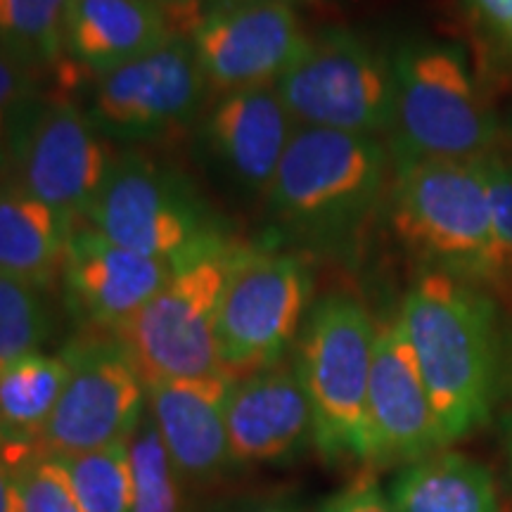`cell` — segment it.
<instances>
[{
	"label": "cell",
	"mask_w": 512,
	"mask_h": 512,
	"mask_svg": "<svg viewBox=\"0 0 512 512\" xmlns=\"http://www.w3.org/2000/svg\"><path fill=\"white\" fill-rule=\"evenodd\" d=\"M128 451L136 486L133 512H183V482L176 475V467L147 406L136 430L128 437Z\"/></svg>",
	"instance_id": "484cf974"
},
{
	"label": "cell",
	"mask_w": 512,
	"mask_h": 512,
	"mask_svg": "<svg viewBox=\"0 0 512 512\" xmlns=\"http://www.w3.org/2000/svg\"><path fill=\"white\" fill-rule=\"evenodd\" d=\"M83 221L121 247L169 261L228 240L197 185L140 150L114 155Z\"/></svg>",
	"instance_id": "52a82bcc"
},
{
	"label": "cell",
	"mask_w": 512,
	"mask_h": 512,
	"mask_svg": "<svg viewBox=\"0 0 512 512\" xmlns=\"http://www.w3.org/2000/svg\"><path fill=\"white\" fill-rule=\"evenodd\" d=\"M394 512H501L494 475L460 453L413 460L389 486Z\"/></svg>",
	"instance_id": "44dd1931"
},
{
	"label": "cell",
	"mask_w": 512,
	"mask_h": 512,
	"mask_svg": "<svg viewBox=\"0 0 512 512\" xmlns=\"http://www.w3.org/2000/svg\"><path fill=\"white\" fill-rule=\"evenodd\" d=\"M147 411L155 418L176 475L185 484H209L233 463L228 448V375L192 377L150 384Z\"/></svg>",
	"instance_id": "ac0fdd59"
},
{
	"label": "cell",
	"mask_w": 512,
	"mask_h": 512,
	"mask_svg": "<svg viewBox=\"0 0 512 512\" xmlns=\"http://www.w3.org/2000/svg\"><path fill=\"white\" fill-rule=\"evenodd\" d=\"M370 460L413 463L446 446L399 316L377 325L368 384Z\"/></svg>",
	"instance_id": "9a60e30c"
},
{
	"label": "cell",
	"mask_w": 512,
	"mask_h": 512,
	"mask_svg": "<svg viewBox=\"0 0 512 512\" xmlns=\"http://www.w3.org/2000/svg\"><path fill=\"white\" fill-rule=\"evenodd\" d=\"M55 332L46 290L0 273V370L38 354Z\"/></svg>",
	"instance_id": "cb8c5ba5"
},
{
	"label": "cell",
	"mask_w": 512,
	"mask_h": 512,
	"mask_svg": "<svg viewBox=\"0 0 512 512\" xmlns=\"http://www.w3.org/2000/svg\"><path fill=\"white\" fill-rule=\"evenodd\" d=\"M399 320L446 444L479 430L508 375V332L496 299L484 287L425 271L403 297Z\"/></svg>",
	"instance_id": "6da1fadb"
},
{
	"label": "cell",
	"mask_w": 512,
	"mask_h": 512,
	"mask_svg": "<svg viewBox=\"0 0 512 512\" xmlns=\"http://www.w3.org/2000/svg\"><path fill=\"white\" fill-rule=\"evenodd\" d=\"M387 176L375 136L297 126L266 195L275 233L323 249L349 245L380 207Z\"/></svg>",
	"instance_id": "7a4b0ae2"
},
{
	"label": "cell",
	"mask_w": 512,
	"mask_h": 512,
	"mask_svg": "<svg viewBox=\"0 0 512 512\" xmlns=\"http://www.w3.org/2000/svg\"><path fill=\"white\" fill-rule=\"evenodd\" d=\"M72 230L55 209L0 174V273L48 290L60 278Z\"/></svg>",
	"instance_id": "ffe728a7"
},
{
	"label": "cell",
	"mask_w": 512,
	"mask_h": 512,
	"mask_svg": "<svg viewBox=\"0 0 512 512\" xmlns=\"http://www.w3.org/2000/svg\"><path fill=\"white\" fill-rule=\"evenodd\" d=\"M62 463L67 467L83 512H133L136 486H133L128 439L98 451L64 458Z\"/></svg>",
	"instance_id": "d4e9b609"
},
{
	"label": "cell",
	"mask_w": 512,
	"mask_h": 512,
	"mask_svg": "<svg viewBox=\"0 0 512 512\" xmlns=\"http://www.w3.org/2000/svg\"><path fill=\"white\" fill-rule=\"evenodd\" d=\"M318 512H339V501H337V496L332 498V501H328L323 505V508H320Z\"/></svg>",
	"instance_id": "74e56055"
},
{
	"label": "cell",
	"mask_w": 512,
	"mask_h": 512,
	"mask_svg": "<svg viewBox=\"0 0 512 512\" xmlns=\"http://www.w3.org/2000/svg\"><path fill=\"white\" fill-rule=\"evenodd\" d=\"M72 0H0V46L34 72L67 62V15Z\"/></svg>",
	"instance_id": "603a6c76"
},
{
	"label": "cell",
	"mask_w": 512,
	"mask_h": 512,
	"mask_svg": "<svg viewBox=\"0 0 512 512\" xmlns=\"http://www.w3.org/2000/svg\"><path fill=\"white\" fill-rule=\"evenodd\" d=\"M501 439H503L505 456H508L510 465H512V411H508L501 418Z\"/></svg>",
	"instance_id": "8d00e7d4"
},
{
	"label": "cell",
	"mask_w": 512,
	"mask_h": 512,
	"mask_svg": "<svg viewBox=\"0 0 512 512\" xmlns=\"http://www.w3.org/2000/svg\"><path fill=\"white\" fill-rule=\"evenodd\" d=\"M34 69L0 46V174H5V145L17 112L36 93Z\"/></svg>",
	"instance_id": "f1b7e54d"
},
{
	"label": "cell",
	"mask_w": 512,
	"mask_h": 512,
	"mask_svg": "<svg viewBox=\"0 0 512 512\" xmlns=\"http://www.w3.org/2000/svg\"><path fill=\"white\" fill-rule=\"evenodd\" d=\"M233 463H275L313 439V413L294 363H275L233 382L226 406Z\"/></svg>",
	"instance_id": "e0dca14e"
},
{
	"label": "cell",
	"mask_w": 512,
	"mask_h": 512,
	"mask_svg": "<svg viewBox=\"0 0 512 512\" xmlns=\"http://www.w3.org/2000/svg\"><path fill=\"white\" fill-rule=\"evenodd\" d=\"M15 470L22 512H83L67 467L60 458L34 453Z\"/></svg>",
	"instance_id": "4316f807"
},
{
	"label": "cell",
	"mask_w": 512,
	"mask_h": 512,
	"mask_svg": "<svg viewBox=\"0 0 512 512\" xmlns=\"http://www.w3.org/2000/svg\"><path fill=\"white\" fill-rule=\"evenodd\" d=\"M465 15L470 17L472 27L479 31L484 38L486 46L494 55L496 48L501 46L505 29H508L510 15H512V0H460Z\"/></svg>",
	"instance_id": "f546056e"
},
{
	"label": "cell",
	"mask_w": 512,
	"mask_h": 512,
	"mask_svg": "<svg viewBox=\"0 0 512 512\" xmlns=\"http://www.w3.org/2000/svg\"><path fill=\"white\" fill-rule=\"evenodd\" d=\"M494 60H498L503 64V67H508V72H512V15H510L508 29H505V34H503L501 46L496 48Z\"/></svg>",
	"instance_id": "d590c367"
},
{
	"label": "cell",
	"mask_w": 512,
	"mask_h": 512,
	"mask_svg": "<svg viewBox=\"0 0 512 512\" xmlns=\"http://www.w3.org/2000/svg\"><path fill=\"white\" fill-rule=\"evenodd\" d=\"M377 325L366 306L330 292L306 313L297 373L313 413V444L328 458L370 460L368 384Z\"/></svg>",
	"instance_id": "5b68a950"
},
{
	"label": "cell",
	"mask_w": 512,
	"mask_h": 512,
	"mask_svg": "<svg viewBox=\"0 0 512 512\" xmlns=\"http://www.w3.org/2000/svg\"><path fill=\"white\" fill-rule=\"evenodd\" d=\"M389 221L427 271L496 290V238L479 159L396 164Z\"/></svg>",
	"instance_id": "277c9868"
},
{
	"label": "cell",
	"mask_w": 512,
	"mask_h": 512,
	"mask_svg": "<svg viewBox=\"0 0 512 512\" xmlns=\"http://www.w3.org/2000/svg\"><path fill=\"white\" fill-rule=\"evenodd\" d=\"M0 512H22L17 489V470L5 448L0 446Z\"/></svg>",
	"instance_id": "836d02e7"
},
{
	"label": "cell",
	"mask_w": 512,
	"mask_h": 512,
	"mask_svg": "<svg viewBox=\"0 0 512 512\" xmlns=\"http://www.w3.org/2000/svg\"><path fill=\"white\" fill-rule=\"evenodd\" d=\"M60 354L69 363V380L36 451L64 460L131 437L145 413L147 389L119 339L86 332Z\"/></svg>",
	"instance_id": "8fae6325"
},
{
	"label": "cell",
	"mask_w": 512,
	"mask_h": 512,
	"mask_svg": "<svg viewBox=\"0 0 512 512\" xmlns=\"http://www.w3.org/2000/svg\"><path fill=\"white\" fill-rule=\"evenodd\" d=\"M491 204V223L496 238V290L512 292V166L496 152L479 159Z\"/></svg>",
	"instance_id": "83f0119b"
},
{
	"label": "cell",
	"mask_w": 512,
	"mask_h": 512,
	"mask_svg": "<svg viewBox=\"0 0 512 512\" xmlns=\"http://www.w3.org/2000/svg\"><path fill=\"white\" fill-rule=\"evenodd\" d=\"M339 512H394L389 498L375 484L361 482L337 496Z\"/></svg>",
	"instance_id": "d6a6232c"
},
{
	"label": "cell",
	"mask_w": 512,
	"mask_h": 512,
	"mask_svg": "<svg viewBox=\"0 0 512 512\" xmlns=\"http://www.w3.org/2000/svg\"><path fill=\"white\" fill-rule=\"evenodd\" d=\"M178 261L138 254L91 226H74L64 247V304L95 335H117L171 278Z\"/></svg>",
	"instance_id": "5bb4252c"
},
{
	"label": "cell",
	"mask_w": 512,
	"mask_h": 512,
	"mask_svg": "<svg viewBox=\"0 0 512 512\" xmlns=\"http://www.w3.org/2000/svg\"><path fill=\"white\" fill-rule=\"evenodd\" d=\"M183 36L166 0H72L67 60L93 76L138 60Z\"/></svg>",
	"instance_id": "d6986e66"
},
{
	"label": "cell",
	"mask_w": 512,
	"mask_h": 512,
	"mask_svg": "<svg viewBox=\"0 0 512 512\" xmlns=\"http://www.w3.org/2000/svg\"><path fill=\"white\" fill-rule=\"evenodd\" d=\"M207 93L190 36H176L138 60L93 76L86 112L105 138L150 143L200 117Z\"/></svg>",
	"instance_id": "7c38bea8"
},
{
	"label": "cell",
	"mask_w": 512,
	"mask_h": 512,
	"mask_svg": "<svg viewBox=\"0 0 512 512\" xmlns=\"http://www.w3.org/2000/svg\"><path fill=\"white\" fill-rule=\"evenodd\" d=\"M171 12H174L178 27L183 34H192L197 24L202 22L204 15L211 10L226 8V5H245V3H261V0H166Z\"/></svg>",
	"instance_id": "1f68e13d"
},
{
	"label": "cell",
	"mask_w": 512,
	"mask_h": 512,
	"mask_svg": "<svg viewBox=\"0 0 512 512\" xmlns=\"http://www.w3.org/2000/svg\"><path fill=\"white\" fill-rule=\"evenodd\" d=\"M67 380V358L43 351L0 370V446L15 467L38 453V437L53 415Z\"/></svg>",
	"instance_id": "7402d4cb"
},
{
	"label": "cell",
	"mask_w": 512,
	"mask_h": 512,
	"mask_svg": "<svg viewBox=\"0 0 512 512\" xmlns=\"http://www.w3.org/2000/svg\"><path fill=\"white\" fill-rule=\"evenodd\" d=\"M297 126L380 136L394 124V67L356 31L330 27L275 83Z\"/></svg>",
	"instance_id": "30bf717a"
},
{
	"label": "cell",
	"mask_w": 512,
	"mask_h": 512,
	"mask_svg": "<svg viewBox=\"0 0 512 512\" xmlns=\"http://www.w3.org/2000/svg\"><path fill=\"white\" fill-rule=\"evenodd\" d=\"M494 152L505 164L512 166V110L501 117V138H498V147Z\"/></svg>",
	"instance_id": "e575fe53"
},
{
	"label": "cell",
	"mask_w": 512,
	"mask_h": 512,
	"mask_svg": "<svg viewBox=\"0 0 512 512\" xmlns=\"http://www.w3.org/2000/svg\"><path fill=\"white\" fill-rule=\"evenodd\" d=\"M297 131L273 86L221 95L202 124L204 152L230 185L266 197Z\"/></svg>",
	"instance_id": "2e32d148"
},
{
	"label": "cell",
	"mask_w": 512,
	"mask_h": 512,
	"mask_svg": "<svg viewBox=\"0 0 512 512\" xmlns=\"http://www.w3.org/2000/svg\"><path fill=\"white\" fill-rule=\"evenodd\" d=\"M202 512H299L290 498L278 494H242L221 498Z\"/></svg>",
	"instance_id": "4dcf8cb0"
},
{
	"label": "cell",
	"mask_w": 512,
	"mask_h": 512,
	"mask_svg": "<svg viewBox=\"0 0 512 512\" xmlns=\"http://www.w3.org/2000/svg\"><path fill=\"white\" fill-rule=\"evenodd\" d=\"M394 67V159L477 162L498 147L501 114L456 43L408 41Z\"/></svg>",
	"instance_id": "3957f363"
},
{
	"label": "cell",
	"mask_w": 512,
	"mask_h": 512,
	"mask_svg": "<svg viewBox=\"0 0 512 512\" xmlns=\"http://www.w3.org/2000/svg\"><path fill=\"white\" fill-rule=\"evenodd\" d=\"M114 155L67 88L24 102L10 126L5 174L29 195L79 226L105 183Z\"/></svg>",
	"instance_id": "9c48e42d"
},
{
	"label": "cell",
	"mask_w": 512,
	"mask_h": 512,
	"mask_svg": "<svg viewBox=\"0 0 512 512\" xmlns=\"http://www.w3.org/2000/svg\"><path fill=\"white\" fill-rule=\"evenodd\" d=\"M235 249L238 242L221 240L178 261L162 290L114 335L145 387L223 373L216 316Z\"/></svg>",
	"instance_id": "8992f818"
},
{
	"label": "cell",
	"mask_w": 512,
	"mask_h": 512,
	"mask_svg": "<svg viewBox=\"0 0 512 512\" xmlns=\"http://www.w3.org/2000/svg\"><path fill=\"white\" fill-rule=\"evenodd\" d=\"M309 38L290 0L216 8L190 34L209 91L221 95L275 86Z\"/></svg>",
	"instance_id": "4fadbf2b"
},
{
	"label": "cell",
	"mask_w": 512,
	"mask_h": 512,
	"mask_svg": "<svg viewBox=\"0 0 512 512\" xmlns=\"http://www.w3.org/2000/svg\"><path fill=\"white\" fill-rule=\"evenodd\" d=\"M311 294L313 273L302 256L238 245L216 316L223 373L238 382L283 361Z\"/></svg>",
	"instance_id": "ba28073f"
}]
</instances>
